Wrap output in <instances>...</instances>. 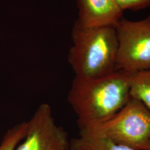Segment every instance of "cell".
<instances>
[{
    "label": "cell",
    "mask_w": 150,
    "mask_h": 150,
    "mask_svg": "<svg viewBox=\"0 0 150 150\" xmlns=\"http://www.w3.org/2000/svg\"><path fill=\"white\" fill-rule=\"evenodd\" d=\"M119 8L124 12L130 10L137 11L150 7V0H115Z\"/></svg>",
    "instance_id": "10"
},
{
    "label": "cell",
    "mask_w": 150,
    "mask_h": 150,
    "mask_svg": "<svg viewBox=\"0 0 150 150\" xmlns=\"http://www.w3.org/2000/svg\"><path fill=\"white\" fill-rule=\"evenodd\" d=\"M69 134L57 125L47 104L39 106L27 122V134L15 150H70Z\"/></svg>",
    "instance_id": "5"
},
{
    "label": "cell",
    "mask_w": 150,
    "mask_h": 150,
    "mask_svg": "<svg viewBox=\"0 0 150 150\" xmlns=\"http://www.w3.org/2000/svg\"><path fill=\"white\" fill-rule=\"evenodd\" d=\"M130 95L150 110V70L131 73Z\"/></svg>",
    "instance_id": "8"
},
{
    "label": "cell",
    "mask_w": 150,
    "mask_h": 150,
    "mask_svg": "<svg viewBox=\"0 0 150 150\" xmlns=\"http://www.w3.org/2000/svg\"><path fill=\"white\" fill-rule=\"evenodd\" d=\"M78 18L84 27L115 26L123 12L115 0H77Z\"/></svg>",
    "instance_id": "6"
},
{
    "label": "cell",
    "mask_w": 150,
    "mask_h": 150,
    "mask_svg": "<svg viewBox=\"0 0 150 150\" xmlns=\"http://www.w3.org/2000/svg\"><path fill=\"white\" fill-rule=\"evenodd\" d=\"M70 150H136L128 146L117 144L106 138L87 134H79L72 138Z\"/></svg>",
    "instance_id": "7"
},
{
    "label": "cell",
    "mask_w": 150,
    "mask_h": 150,
    "mask_svg": "<svg viewBox=\"0 0 150 150\" xmlns=\"http://www.w3.org/2000/svg\"><path fill=\"white\" fill-rule=\"evenodd\" d=\"M141 150H150V142L144 146V147L142 148Z\"/></svg>",
    "instance_id": "11"
},
{
    "label": "cell",
    "mask_w": 150,
    "mask_h": 150,
    "mask_svg": "<svg viewBox=\"0 0 150 150\" xmlns=\"http://www.w3.org/2000/svg\"><path fill=\"white\" fill-rule=\"evenodd\" d=\"M130 75L125 71L97 78L74 76L67 101L79 130L96 125L119 111L130 99Z\"/></svg>",
    "instance_id": "1"
},
{
    "label": "cell",
    "mask_w": 150,
    "mask_h": 150,
    "mask_svg": "<svg viewBox=\"0 0 150 150\" xmlns=\"http://www.w3.org/2000/svg\"><path fill=\"white\" fill-rule=\"evenodd\" d=\"M132 147L136 150L150 142V110L143 103L131 97L117 113L102 122L79 130Z\"/></svg>",
    "instance_id": "3"
},
{
    "label": "cell",
    "mask_w": 150,
    "mask_h": 150,
    "mask_svg": "<svg viewBox=\"0 0 150 150\" xmlns=\"http://www.w3.org/2000/svg\"><path fill=\"white\" fill-rule=\"evenodd\" d=\"M72 40L68 61L75 76L97 78L117 71L115 26L84 27L75 21Z\"/></svg>",
    "instance_id": "2"
},
{
    "label": "cell",
    "mask_w": 150,
    "mask_h": 150,
    "mask_svg": "<svg viewBox=\"0 0 150 150\" xmlns=\"http://www.w3.org/2000/svg\"><path fill=\"white\" fill-rule=\"evenodd\" d=\"M115 28L117 71L134 73L150 70V15L137 21L122 18Z\"/></svg>",
    "instance_id": "4"
},
{
    "label": "cell",
    "mask_w": 150,
    "mask_h": 150,
    "mask_svg": "<svg viewBox=\"0 0 150 150\" xmlns=\"http://www.w3.org/2000/svg\"><path fill=\"white\" fill-rule=\"evenodd\" d=\"M27 122H22L6 131L0 143V150H15L27 134Z\"/></svg>",
    "instance_id": "9"
}]
</instances>
